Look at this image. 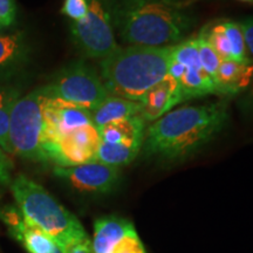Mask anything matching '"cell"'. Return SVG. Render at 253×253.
<instances>
[{
  "label": "cell",
  "instance_id": "d6986e66",
  "mask_svg": "<svg viewBox=\"0 0 253 253\" xmlns=\"http://www.w3.org/2000/svg\"><path fill=\"white\" fill-rule=\"evenodd\" d=\"M181 84L184 101L210 94H218L217 84L203 69L185 68L184 74L178 81Z\"/></svg>",
  "mask_w": 253,
  "mask_h": 253
},
{
  "label": "cell",
  "instance_id": "44dd1931",
  "mask_svg": "<svg viewBox=\"0 0 253 253\" xmlns=\"http://www.w3.org/2000/svg\"><path fill=\"white\" fill-rule=\"evenodd\" d=\"M221 25L231 47V59L239 62H251L240 23L233 20H221Z\"/></svg>",
  "mask_w": 253,
  "mask_h": 253
},
{
  "label": "cell",
  "instance_id": "ba28073f",
  "mask_svg": "<svg viewBox=\"0 0 253 253\" xmlns=\"http://www.w3.org/2000/svg\"><path fill=\"white\" fill-rule=\"evenodd\" d=\"M101 143L99 129L94 125L84 126L61 136L46 149L47 162L67 168L96 161Z\"/></svg>",
  "mask_w": 253,
  "mask_h": 253
},
{
  "label": "cell",
  "instance_id": "8992f818",
  "mask_svg": "<svg viewBox=\"0 0 253 253\" xmlns=\"http://www.w3.org/2000/svg\"><path fill=\"white\" fill-rule=\"evenodd\" d=\"M39 89L47 97L67 101L90 112L109 96L101 75L84 61L69 63L58 73L53 82Z\"/></svg>",
  "mask_w": 253,
  "mask_h": 253
},
{
  "label": "cell",
  "instance_id": "4fadbf2b",
  "mask_svg": "<svg viewBox=\"0 0 253 253\" xmlns=\"http://www.w3.org/2000/svg\"><path fill=\"white\" fill-rule=\"evenodd\" d=\"M184 101L179 82L170 75L149 89L141 101V116L145 122H155Z\"/></svg>",
  "mask_w": 253,
  "mask_h": 253
},
{
  "label": "cell",
  "instance_id": "7a4b0ae2",
  "mask_svg": "<svg viewBox=\"0 0 253 253\" xmlns=\"http://www.w3.org/2000/svg\"><path fill=\"white\" fill-rule=\"evenodd\" d=\"M113 23L120 38L135 46H173L184 39L195 17L183 0H119Z\"/></svg>",
  "mask_w": 253,
  "mask_h": 253
},
{
  "label": "cell",
  "instance_id": "603a6c76",
  "mask_svg": "<svg viewBox=\"0 0 253 253\" xmlns=\"http://www.w3.org/2000/svg\"><path fill=\"white\" fill-rule=\"evenodd\" d=\"M172 60L181 63L185 68L203 69L198 54V46L196 38L183 40L172 46Z\"/></svg>",
  "mask_w": 253,
  "mask_h": 253
},
{
  "label": "cell",
  "instance_id": "52a82bcc",
  "mask_svg": "<svg viewBox=\"0 0 253 253\" xmlns=\"http://www.w3.org/2000/svg\"><path fill=\"white\" fill-rule=\"evenodd\" d=\"M113 0H88V12L73 21V40L87 58L102 60L119 48L114 33Z\"/></svg>",
  "mask_w": 253,
  "mask_h": 253
},
{
  "label": "cell",
  "instance_id": "30bf717a",
  "mask_svg": "<svg viewBox=\"0 0 253 253\" xmlns=\"http://www.w3.org/2000/svg\"><path fill=\"white\" fill-rule=\"evenodd\" d=\"M42 115L45 121V155L47 148L55 143L61 136L84 126L94 125L90 110L45 95L42 101Z\"/></svg>",
  "mask_w": 253,
  "mask_h": 253
},
{
  "label": "cell",
  "instance_id": "8fae6325",
  "mask_svg": "<svg viewBox=\"0 0 253 253\" xmlns=\"http://www.w3.org/2000/svg\"><path fill=\"white\" fill-rule=\"evenodd\" d=\"M54 175L67 181L79 191L89 194H108L116 188L120 179L119 168L97 161L75 167H56Z\"/></svg>",
  "mask_w": 253,
  "mask_h": 253
},
{
  "label": "cell",
  "instance_id": "d4e9b609",
  "mask_svg": "<svg viewBox=\"0 0 253 253\" xmlns=\"http://www.w3.org/2000/svg\"><path fill=\"white\" fill-rule=\"evenodd\" d=\"M88 12V0H65L61 13L68 17L72 21H79Z\"/></svg>",
  "mask_w": 253,
  "mask_h": 253
},
{
  "label": "cell",
  "instance_id": "5b68a950",
  "mask_svg": "<svg viewBox=\"0 0 253 253\" xmlns=\"http://www.w3.org/2000/svg\"><path fill=\"white\" fill-rule=\"evenodd\" d=\"M42 101L43 94L40 89L15 101L9 118V142L13 154L33 162L46 163Z\"/></svg>",
  "mask_w": 253,
  "mask_h": 253
},
{
  "label": "cell",
  "instance_id": "ac0fdd59",
  "mask_svg": "<svg viewBox=\"0 0 253 253\" xmlns=\"http://www.w3.org/2000/svg\"><path fill=\"white\" fill-rule=\"evenodd\" d=\"M143 147L142 143H104L101 142L96 154V161L100 163L119 168L131 163L138 156Z\"/></svg>",
  "mask_w": 253,
  "mask_h": 253
},
{
  "label": "cell",
  "instance_id": "9a60e30c",
  "mask_svg": "<svg viewBox=\"0 0 253 253\" xmlns=\"http://www.w3.org/2000/svg\"><path fill=\"white\" fill-rule=\"evenodd\" d=\"M145 122L141 115L120 120L100 126L101 142L104 143H142L144 142Z\"/></svg>",
  "mask_w": 253,
  "mask_h": 253
},
{
  "label": "cell",
  "instance_id": "6da1fadb",
  "mask_svg": "<svg viewBox=\"0 0 253 253\" xmlns=\"http://www.w3.org/2000/svg\"><path fill=\"white\" fill-rule=\"evenodd\" d=\"M227 120L225 101L171 110L145 130V155L168 162L184 160L212 141Z\"/></svg>",
  "mask_w": 253,
  "mask_h": 253
},
{
  "label": "cell",
  "instance_id": "2e32d148",
  "mask_svg": "<svg viewBox=\"0 0 253 253\" xmlns=\"http://www.w3.org/2000/svg\"><path fill=\"white\" fill-rule=\"evenodd\" d=\"M141 102L109 95L91 112V119L94 126L100 128L107 123L141 115Z\"/></svg>",
  "mask_w": 253,
  "mask_h": 253
},
{
  "label": "cell",
  "instance_id": "f1b7e54d",
  "mask_svg": "<svg viewBox=\"0 0 253 253\" xmlns=\"http://www.w3.org/2000/svg\"><path fill=\"white\" fill-rule=\"evenodd\" d=\"M197 1H201V0H183V4H184L185 7H189V6H191L192 4H195V2H197ZM239 1L253 2V0H239Z\"/></svg>",
  "mask_w": 253,
  "mask_h": 253
},
{
  "label": "cell",
  "instance_id": "83f0119b",
  "mask_svg": "<svg viewBox=\"0 0 253 253\" xmlns=\"http://www.w3.org/2000/svg\"><path fill=\"white\" fill-rule=\"evenodd\" d=\"M11 161L5 156L4 151L0 149V182L2 184H11Z\"/></svg>",
  "mask_w": 253,
  "mask_h": 253
},
{
  "label": "cell",
  "instance_id": "484cf974",
  "mask_svg": "<svg viewBox=\"0 0 253 253\" xmlns=\"http://www.w3.org/2000/svg\"><path fill=\"white\" fill-rule=\"evenodd\" d=\"M17 20L15 0H0V31L13 26Z\"/></svg>",
  "mask_w": 253,
  "mask_h": 253
},
{
  "label": "cell",
  "instance_id": "277c9868",
  "mask_svg": "<svg viewBox=\"0 0 253 253\" xmlns=\"http://www.w3.org/2000/svg\"><path fill=\"white\" fill-rule=\"evenodd\" d=\"M9 186L23 216L45 231L66 252L73 246L91 242L78 218L40 184L19 175Z\"/></svg>",
  "mask_w": 253,
  "mask_h": 253
},
{
  "label": "cell",
  "instance_id": "9c48e42d",
  "mask_svg": "<svg viewBox=\"0 0 253 253\" xmlns=\"http://www.w3.org/2000/svg\"><path fill=\"white\" fill-rule=\"evenodd\" d=\"M91 253H147L130 220L119 216L96 219Z\"/></svg>",
  "mask_w": 253,
  "mask_h": 253
},
{
  "label": "cell",
  "instance_id": "3957f363",
  "mask_svg": "<svg viewBox=\"0 0 253 253\" xmlns=\"http://www.w3.org/2000/svg\"><path fill=\"white\" fill-rule=\"evenodd\" d=\"M172 46L119 47L100 60V75L109 95L141 102L169 73Z\"/></svg>",
  "mask_w": 253,
  "mask_h": 253
},
{
  "label": "cell",
  "instance_id": "cb8c5ba5",
  "mask_svg": "<svg viewBox=\"0 0 253 253\" xmlns=\"http://www.w3.org/2000/svg\"><path fill=\"white\" fill-rule=\"evenodd\" d=\"M203 32L208 42L214 49V52L219 55L221 60L231 59V47L229 40L225 36L221 20L216 21L214 24H209L203 28ZM232 60V59H231Z\"/></svg>",
  "mask_w": 253,
  "mask_h": 253
},
{
  "label": "cell",
  "instance_id": "5bb4252c",
  "mask_svg": "<svg viewBox=\"0 0 253 253\" xmlns=\"http://www.w3.org/2000/svg\"><path fill=\"white\" fill-rule=\"evenodd\" d=\"M252 80V62H239L231 59L221 60L216 78L218 94L232 95L239 93L248 88Z\"/></svg>",
  "mask_w": 253,
  "mask_h": 253
},
{
  "label": "cell",
  "instance_id": "ffe728a7",
  "mask_svg": "<svg viewBox=\"0 0 253 253\" xmlns=\"http://www.w3.org/2000/svg\"><path fill=\"white\" fill-rule=\"evenodd\" d=\"M19 99V91L12 87L0 86V149L13 154L9 142V118L12 107Z\"/></svg>",
  "mask_w": 253,
  "mask_h": 253
},
{
  "label": "cell",
  "instance_id": "4316f807",
  "mask_svg": "<svg viewBox=\"0 0 253 253\" xmlns=\"http://www.w3.org/2000/svg\"><path fill=\"white\" fill-rule=\"evenodd\" d=\"M240 26H242L243 34H244L245 45H246V49H248L250 60H251L253 65V17L246 18L243 21H240ZM252 86H253V80H252Z\"/></svg>",
  "mask_w": 253,
  "mask_h": 253
},
{
  "label": "cell",
  "instance_id": "e0dca14e",
  "mask_svg": "<svg viewBox=\"0 0 253 253\" xmlns=\"http://www.w3.org/2000/svg\"><path fill=\"white\" fill-rule=\"evenodd\" d=\"M30 47L23 34H0V72L19 68L27 61Z\"/></svg>",
  "mask_w": 253,
  "mask_h": 253
},
{
  "label": "cell",
  "instance_id": "7c38bea8",
  "mask_svg": "<svg viewBox=\"0 0 253 253\" xmlns=\"http://www.w3.org/2000/svg\"><path fill=\"white\" fill-rule=\"evenodd\" d=\"M0 219L7 225L9 233L25 246L28 253H67L45 231L26 219L14 207L0 209Z\"/></svg>",
  "mask_w": 253,
  "mask_h": 253
},
{
  "label": "cell",
  "instance_id": "7402d4cb",
  "mask_svg": "<svg viewBox=\"0 0 253 253\" xmlns=\"http://www.w3.org/2000/svg\"><path fill=\"white\" fill-rule=\"evenodd\" d=\"M197 40V46H198V54L199 60H201V65L203 71L210 77L216 84V78H217V72L219 68L221 59L219 55L214 52V49L211 47L210 43L208 42L207 38L203 30L199 32V34L196 37Z\"/></svg>",
  "mask_w": 253,
  "mask_h": 253
}]
</instances>
